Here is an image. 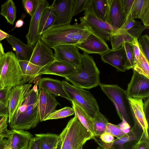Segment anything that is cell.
Listing matches in <instances>:
<instances>
[{
    "label": "cell",
    "instance_id": "1",
    "mask_svg": "<svg viewBox=\"0 0 149 149\" xmlns=\"http://www.w3.org/2000/svg\"><path fill=\"white\" fill-rule=\"evenodd\" d=\"M38 81L33 87L25 92L10 120V127L15 130H28L36 126L40 120L39 107Z\"/></svg>",
    "mask_w": 149,
    "mask_h": 149
},
{
    "label": "cell",
    "instance_id": "2",
    "mask_svg": "<svg viewBox=\"0 0 149 149\" xmlns=\"http://www.w3.org/2000/svg\"><path fill=\"white\" fill-rule=\"evenodd\" d=\"M91 33L86 27L75 23L51 28L44 32L40 39L53 49L61 45L75 46L85 41Z\"/></svg>",
    "mask_w": 149,
    "mask_h": 149
},
{
    "label": "cell",
    "instance_id": "3",
    "mask_svg": "<svg viewBox=\"0 0 149 149\" xmlns=\"http://www.w3.org/2000/svg\"><path fill=\"white\" fill-rule=\"evenodd\" d=\"M99 75V71L93 57L84 52L74 71L64 77L75 86L90 89L100 84Z\"/></svg>",
    "mask_w": 149,
    "mask_h": 149
},
{
    "label": "cell",
    "instance_id": "4",
    "mask_svg": "<svg viewBox=\"0 0 149 149\" xmlns=\"http://www.w3.org/2000/svg\"><path fill=\"white\" fill-rule=\"evenodd\" d=\"M59 136L60 149H82L94 136L76 116L70 120Z\"/></svg>",
    "mask_w": 149,
    "mask_h": 149
},
{
    "label": "cell",
    "instance_id": "5",
    "mask_svg": "<svg viewBox=\"0 0 149 149\" xmlns=\"http://www.w3.org/2000/svg\"><path fill=\"white\" fill-rule=\"evenodd\" d=\"M1 89L13 87L27 83L19 61L12 51L5 53L0 59Z\"/></svg>",
    "mask_w": 149,
    "mask_h": 149
},
{
    "label": "cell",
    "instance_id": "6",
    "mask_svg": "<svg viewBox=\"0 0 149 149\" xmlns=\"http://www.w3.org/2000/svg\"><path fill=\"white\" fill-rule=\"evenodd\" d=\"M103 92L114 105L120 120L123 118L130 125L134 123L128 96L126 91L117 85L100 83ZM131 126V125H130Z\"/></svg>",
    "mask_w": 149,
    "mask_h": 149
},
{
    "label": "cell",
    "instance_id": "7",
    "mask_svg": "<svg viewBox=\"0 0 149 149\" xmlns=\"http://www.w3.org/2000/svg\"><path fill=\"white\" fill-rule=\"evenodd\" d=\"M64 88L73 102L82 108L93 118L96 112L100 110L96 99L89 91L72 85L65 80L62 81Z\"/></svg>",
    "mask_w": 149,
    "mask_h": 149
},
{
    "label": "cell",
    "instance_id": "8",
    "mask_svg": "<svg viewBox=\"0 0 149 149\" xmlns=\"http://www.w3.org/2000/svg\"><path fill=\"white\" fill-rule=\"evenodd\" d=\"M84 16L79 18L80 24L87 28L92 33L109 40L111 36L118 29L98 18L92 13L85 10Z\"/></svg>",
    "mask_w": 149,
    "mask_h": 149
},
{
    "label": "cell",
    "instance_id": "9",
    "mask_svg": "<svg viewBox=\"0 0 149 149\" xmlns=\"http://www.w3.org/2000/svg\"><path fill=\"white\" fill-rule=\"evenodd\" d=\"M143 132L134 121L133 126L129 132L111 143H105L95 136L93 139L103 149H132L133 146L139 140Z\"/></svg>",
    "mask_w": 149,
    "mask_h": 149
},
{
    "label": "cell",
    "instance_id": "10",
    "mask_svg": "<svg viewBox=\"0 0 149 149\" xmlns=\"http://www.w3.org/2000/svg\"><path fill=\"white\" fill-rule=\"evenodd\" d=\"M126 93L132 98L144 99L149 96V78L133 70Z\"/></svg>",
    "mask_w": 149,
    "mask_h": 149
},
{
    "label": "cell",
    "instance_id": "11",
    "mask_svg": "<svg viewBox=\"0 0 149 149\" xmlns=\"http://www.w3.org/2000/svg\"><path fill=\"white\" fill-rule=\"evenodd\" d=\"M74 0H55L52 4L56 16L51 28L70 24L72 19Z\"/></svg>",
    "mask_w": 149,
    "mask_h": 149
},
{
    "label": "cell",
    "instance_id": "12",
    "mask_svg": "<svg viewBox=\"0 0 149 149\" xmlns=\"http://www.w3.org/2000/svg\"><path fill=\"white\" fill-rule=\"evenodd\" d=\"M53 49L54 51L55 60L66 62L76 68L79 65L81 60V54L75 45H59Z\"/></svg>",
    "mask_w": 149,
    "mask_h": 149
},
{
    "label": "cell",
    "instance_id": "13",
    "mask_svg": "<svg viewBox=\"0 0 149 149\" xmlns=\"http://www.w3.org/2000/svg\"><path fill=\"white\" fill-rule=\"evenodd\" d=\"M55 60L52 50L40 39L35 45L29 62L37 65L44 67Z\"/></svg>",
    "mask_w": 149,
    "mask_h": 149
},
{
    "label": "cell",
    "instance_id": "14",
    "mask_svg": "<svg viewBox=\"0 0 149 149\" xmlns=\"http://www.w3.org/2000/svg\"><path fill=\"white\" fill-rule=\"evenodd\" d=\"M75 46L88 54L100 55L110 49L103 38L92 33L85 41Z\"/></svg>",
    "mask_w": 149,
    "mask_h": 149
},
{
    "label": "cell",
    "instance_id": "15",
    "mask_svg": "<svg viewBox=\"0 0 149 149\" xmlns=\"http://www.w3.org/2000/svg\"><path fill=\"white\" fill-rule=\"evenodd\" d=\"M100 56L103 62L111 65L118 71L124 72L126 70L127 57L124 44L117 49H110Z\"/></svg>",
    "mask_w": 149,
    "mask_h": 149
},
{
    "label": "cell",
    "instance_id": "16",
    "mask_svg": "<svg viewBox=\"0 0 149 149\" xmlns=\"http://www.w3.org/2000/svg\"><path fill=\"white\" fill-rule=\"evenodd\" d=\"M49 5L47 0H41L35 12L31 17L28 32L26 36L28 45H35L40 38L38 34L40 19L43 11Z\"/></svg>",
    "mask_w": 149,
    "mask_h": 149
},
{
    "label": "cell",
    "instance_id": "17",
    "mask_svg": "<svg viewBox=\"0 0 149 149\" xmlns=\"http://www.w3.org/2000/svg\"><path fill=\"white\" fill-rule=\"evenodd\" d=\"M38 90L40 118L42 122L60 104L56 100L55 95L44 89Z\"/></svg>",
    "mask_w": 149,
    "mask_h": 149
},
{
    "label": "cell",
    "instance_id": "18",
    "mask_svg": "<svg viewBox=\"0 0 149 149\" xmlns=\"http://www.w3.org/2000/svg\"><path fill=\"white\" fill-rule=\"evenodd\" d=\"M128 100L134 121L142 130L146 138L149 139L148 122L143 110V99L128 97Z\"/></svg>",
    "mask_w": 149,
    "mask_h": 149
},
{
    "label": "cell",
    "instance_id": "19",
    "mask_svg": "<svg viewBox=\"0 0 149 149\" xmlns=\"http://www.w3.org/2000/svg\"><path fill=\"white\" fill-rule=\"evenodd\" d=\"M6 39L8 42L11 45L19 61H29L35 45L25 44L19 38L13 35H10Z\"/></svg>",
    "mask_w": 149,
    "mask_h": 149
},
{
    "label": "cell",
    "instance_id": "20",
    "mask_svg": "<svg viewBox=\"0 0 149 149\" xmlns=\"http://www.w3.org/2000/svg\"><path fill=\"white\" fill-rule=\"evenodd\" d=\"M76 68L66 62L55 60L43 67L37 76L42 74L56 75L63 77L70 74L76 69Z\"/></svg>",
    "mask_w": 149,
    "mask_h": 149
},
{
    "label": "cell",
    "instance_id": "21",
    "mask_svg": "<svg viewBox=\"0 0 149 149\" xmlns=\"http://www.w3.org/2000/svg\"><path fill=\"white\" fill-rule=\"evenodd\" d=\"M126 19L122 10L120 0H110L106 22L119 29L123 25Z\"/></svg>",
    "mask_w": 149,
    "mask_h": 149
},
{
    "label": "cell",
    "instance_id": "22",
    "mask_svg": "<svg viewBox=\"0 0 149 149\" xmlns=\"http://www.w3.org/2000/svg\"><path fill=\"white\" fill-rule=\"evenodd\" d=\"M31 85L29 83L19 85L13 87L10 90L8 95V123L15 113L25 92Z\"/></svg>",
    "mask_w": 149,
    "mask_h": 149
},
{
    "label": "cell",
    "instance_id": "23",
    "mask_svg": "<svg viewBox=\"0 0 149 149\" xmlns=\"http://www.w3.org/2000/svg\"><path fill=\"white\" fill-rule=\"evenodd\" d=\"M38 89H44L55 95L59 96L70 101L66 92L62 81L49 78H40L38 83Z\"/></svg>",
    "mask_w": 149,
    "mask_h": 149
},
{
    "label": "cell",
    "instance_id": "24",
    "mask_svg": "<svg viewBox=\"0 0 149 149\" xmlns=\"http://www.w3.org/2000/svg\"><path fill=\"white\" fill-rule=\"evenodd\" d=\"M11 149H28L33 135L24 130H10Z\"/></svg>",
    "mask_w": 149,
    "mask_h": 149
},
{
    "label": "cell",
    "instance_id": "25",
    "mask_svg": "<svg viewBox=\"0 0 149 149\" xmlns=\"http://www.w3.org/2000/svg\"><path fill=\"white\" fill-rule=\"evenodd\" d=\"M110 2V0H87L85 10L89 11L98 18L106 22Z\"/></svg>",
    "mask_w": 149,
    "mask_h": 149
},
{
    "label": "cell",
    "instance_id": "26",
    "mask_svg": "<svg viewBox=\"0 0 149 149\" xmlns=\"http://www.w3.org/2000/svg\"><path fill=\"white\" fill-rule=\"evenodd\" d=\"M56 19L54 8L52 3L43 11L40 18L38 34L41 37L42 33L50 29Z\"/></svg>",
    "mask_w": 149,
    "mask_h": 149
},
{
    "label": "cell",
    "instance_id": "27",
    "mask_svg": "<svg viewBox=\"0 0 149 149\" xmlns=\"http://www.w3.org/2000/svg\"><path fill=\"white\" fill-rule=\"evenodd\" d=\"M40 149H56L59 143V136L52 133L35 134Z\"/></svg>",
    "mask_w": 149,
    "mask_h": 149
},
{
    "label": "cell",
    "instance_id": "28",
    "mask_svg": "<svg viewBox=\"0 0 149 149\" xmlns=\"http://www.w3.org/2000/svg\"><path fill=\"white\" fill-rule=\"evenodd\" d=\"M19 63L27 82L29 84L33 81L39 72L43 67L35 65L29 61H19Z\"/></svg>",
    "mask_w": 149,
    "mask_h": 149
},
{
    "label": "cell",
    "instance_id": "29",
    "mask_svg": "<svg viewBox=\"0 0 149 149\" xmlns=\"http://www.w3.org/2000/svg\"><path fill=\"white\" fill-rule=\"evenodd\" d=\"M72 107L74 111L75 116L77 117L81 124L94 136L93 119L81 107L72 102Z\"/></svg>",
    "mask_w": 149,
    "mask_h": 149
},
{
    "label": "cell",
    "instance_id": "30",
    "mask_svg": "<svg viewBox=\"0 0 149 149\" xmlns=\"http://www.w3.org/2000/svg\"><path fill=\"white\" fill-rule=\"evenodd\" d=\"M94 136H100L106 131L108 119L100 111H97L93 118Z\"/></svg>",
    "mask_w": 149,
    "mask_h": 149
},
{
    "label": "cell",
    "instance_id": "31",
    "mask_svg": "<svg viewBox=\"0 0 149 149\" xmlns=\"http://www.w3.org/2000/svg\"><path fill=\"white\" fill-rule=\"evenodd\" d=\"M0 14L6 19L7 22L13 25L16 18L17 10L15 3L12 0H8L1 5Z\"/></svg>",
    "mask_w": 149,
    "mask_h": 149
},
{
    "label": "cell",
    "instance_id": "32",
    "mask_svg": "<svg viewBox=\"0 0 149 149\" xmlns=\"http://www.w3.org/2000/svg\"><path fill=\"white\" fill-rule=\"evenodd\" d=\"M134 38L127 32L115 33L110 38L112 49L120 47L124 43L131 42Z\"/></svg>",
    "mask_w": 149,
    "mask_h": 149
},
{
    "label": "cell",
    "instance_id": "33",
    "mask_svg": "<svg viewBox=\"0 0 149 149\" xmlns=\"http://www.w3.org/2000/svg\"><path fill=\"white\" fill-rule=\"evenodd\" d=\"M133 70L149 78V61L140 50L139 58L135 64Z\"/></svg>",
    "mask_w": 149,
    "mask_h": 149
},
{
    "label": "cell",
    "instance_id": "34",
    "mask_svg": "<svg viewBox=\"0 0 149 149\" xmlns=\"http://www.w3.org/2000/svg\"><path fill=\"white\" fill-rule=\"evenodd\" d=\"M149 6V0H134L130 12L134 19H140L146 8Z\"/></svg>",
    "mask_w": 149,
    "mask_h": 149
},
{
    "label": "cell",
    "instance_id": "35",
    "mask_svg": "<svg viewBox=\"0 0 149 149\" xmlns=\"http://www.w3.org/2000/svg\"><path fill=\"white\" fill-rule=\"evenodd\" d=\"M74 114V111L72 107H66L58 110H55L47 116L43 121L64 118Z\"/></svg>",
    "mask_w": 149,
    "mask_h": 149
},
{
    "label": "cell",
    "instance_id": "36",
    "mask_svg": "<svg viewBox=\"0 0 149 149\" xmlns=\"http://www.w3.org/2000/svg\"><path fill=\"white\" fill-rule=\"evenodd\" d=\"M138 42L141 50L149 61V37L145 34L141 35L138 38Z\"/></svg>",
    "mask_w": 149,
    "mask_h": 149
},
{
    "label": "cell",
    "instance_id": "37",
    "mask_svg": "<svg viewBox=\"0 0 149 149\" xmlns=\"http://www.w3.org/2000/svg\"><path fill=\"white\" fill-rule=\"evenodd\" d=\"M41 0H23L22 3L26 12L31 17L35 12Z\"/></svg>",
    "mask_w": 149,
    "mask_h": 149
},
{
    "label": "cell",
    "instance_id": "38",
    "mask_svg": "<svg viewBox=\"0 0 149 149\" xmlns=\"http://www.w3.org/2000/svg\"><path fill=\"white\" fill-rule=\"evenodd\" d=\"M126 53L127 61L125 65L126 70L133 69L134 65V60L132 46L128 42L124 43Z\"/></svg>",
    "mask_w": 149,
    "mask_h": 149
},
{
    "label": "cell",
    "instance_id": "39",
    "mask_svg": "<svg viewBox=\"0 0 149 149\" xmlns=\"http://www.w3.org/2000/svg\"><path fill=\"white\" fill-rule=\"evenodd\" d=\"M148 28L149 27L143 25L140 22L135 21L133 26L128 30L127 32L134 38L138 39L143 32Z\"/></svg>",
    "mask_w": 149,
    "mask_h": 149
},
{
    "label": "cell",
    "instance_id": "40",
    "mask_svg": "<svg viewBox=\"0 0 149 149\" xmlns=\"http://www.w3.org/2000/svg\"><path fill=\"white\" fill-rule=\"evenodd\" d=\"M106 132L111 134L117 138H119L125 134L118 125L109 122L107 124Z\"/></svg>",
    "mask_w": 149,
    "mask_h": 149
},
{
    "label": "cell",
    "instance_id": "41",
    "mask_svg": "<svg viewBox=\"0 0 149 149\" xmlns=\"http://www.w3.org/2000/svg\"><path fill=\"white\" fill-rule=\"evenodd\" d=\"M87 1V0H74L72 9V17L85 10Z\"/></svg>",
    "mask_w": 149,
    "mask_h": 149
},
{
    "label": "cell",
    "instance_id": "42",
    "mask_svg": "<svg viewBox=\"0 0 149 149\" xmlns=\"http://www.w3.org/2000/svg\"><path fill=\"white\" fill-rule=\"evenodd\" d=\"M143 132L141 137L132 147V149H149V142Z\"/></svg>",
    "mask_w": 149,
    "mask_h": 149
},
{
    "label": "cell",
    "instance_id": "43",
    "mask_svg": "<svg viewBox=\"0 0 149 149\" xmlns=\"http://www.w3.org/2000/svg\"><path fill=\"white\" fill-rule=\"evenodd\" d=\"M135 20L131 14L128 16L122 26L115 33H120L127 32L134 25Z\"/></svg>",
    "mask_w": 149,
    "mask_h": 149
},
{
    "label": "cell",
    "instance_id": "44",
    "mask_svg": "<svg viewBox=\"0 0 149 149\" xmlns=\"http://www.w3.org/2000/svg\"><path fill=\"white\" fill-rule=\"evenodd\" d=\"M8 120V117L5 116L0 121V136H3L8 138L10 134V130L7 129Z\"/></svg>",
    "mask_w": 149,
    "mask_h": 149
},
{
    "label": "cell",
    "instance_id": "45",
    "mask_svg": "<svg viewBox=\"0 0 149 149\" xmlns=\"http://www.w3.org/2000/svg\"><path fill=\"white\" fill-rule=\"evenodd\" d=\"M134 1V0H120L122 10L126 18L130 14Z\"/></svg>",
    "mask_w": 149,
    "mask_h": 149
},
{
    "label": "cell",
    "instance_id": "46",
    "mask_svg": "<svg viewBox=\"0 0 149 149\" xmlns=\"http://www.w3.org/2000/svg\"><path fill=\"white\" fill-rule=\"evenodd\" d=\"M138 39L137 38H134L133 40L131 42L129 43L132 46L134 65L138 60L140 52V49Z\"/></svg>",
    "mask_w": 149,
    "mask_h": 149
},
{
    "label": "cell",
    "instance_id": "47",
    "mask_svg": "<svg viewBox=\"0 0 149 149\" xmlns=\"http://www.w3.org/2000/svg\"><path fill=\"white\" fill-rule=\"evenodd\" d=\"M10 90L7 89H0V103L8 107V95Z\"/></svg>",
    "mask_w": 149,
    "mask_h": 149
},
{
    "label": "cell",
    "instance_id": "48",
    "mask_svg": "<svg viewBox=\"0 0 149 149\" xmlns=\"http://www.w3.org/2000/svg\"><path fill=\"white\" fill-rule=\"evenodd\" d=\"M101 140L103 143H109L114 140V137L111 134L107 132L103 133L100 136Z\"/></svg>",
    "mask_w": 149,
    "mask_h": 149
},
{
    "label": "cell",
    "instance_id": "49",
    "mask_svg": "<svg viewBox=\"0 0 149 149\" xmlns=\"http://www.w3.org/2000/svg\"><path fill=\"white\" fill-rule=\"evenodd\" d=\"M143 25L149 27V6L148 7L140 18Z\"/></svg>",
    "mask_w": 149,
    "mask_h": 149
},
{
    "label": "cell",
    "instance_id": "50",
    "mask_svg": "<svg viewBox=\"0 0 149 149\" xmlns=\"http://www.w3.org/2000/svg\"><path fill=\"white\" fill-rule=\"evenodd\" d=\"M122 122L118 125L125 134L129 132L131 126L123 118Z\"/></svg>",
    "mask_w": 149,
    "mask_h": 149
},
{
    "label": "cell",
    "instance_id": "51",
    "mask_svg": "<svg viewBox=\"0 0 149 149\" xmlns=\"http://www.w3.org/2000/svg\"><path fill=\"white\" fill-rule=\"evenodd\" d=\"M28 149H40V146L35 137H33L30 140Z\"/></svg>",
    "mask_w": 149,
    "mask_h": 149
},
{
    "label": "cell",
    "instance_id": "52",
    "mask_svg": "<svg viewBox=\"0 0 149 149\" xmlns=\"http://www.w3.org/2000/svg\"><path fill=\"white\" fill-rule=\"evenodd\" d=\"M0 116H8V107L1 103H0Z\"/></svg>",
    "mask_w": 149,
    "mask_h": 149
},
{
    "label": "cell",
    "instance_id": "53",
    "mask_svg": "<svg viewBox=\"0 0 149 149\" xmlns=\"http://www.w3.org/2000/svg\"><path fill=\"white\" fill-rule=\"evenodd\" d=\"M149 97H147L144 103L143 109L144 111L147 120L148 121L149 115Z\"/></svg>",
    "mask_w": 149,
    "mask_h": 149
},
{
    "label": "cell",
    "instance_id": "54",
    "mask_svg": "<svg viewBox=\"0 0 149 149\" xmlns=\"http://www.w3.org/2000/svg\"><path fill=\"white\" fill-rule=\"evenodd\" d=\"M9 35L0 29V41L8 37Z\"/></svg>",
    "mask_w": 149,
    "mask_h": 149
},
{
    "label": "cell",
    "instance_id": "55",
    "mask_svg": "<svg viewBox=\"0 0 149 149\" xmlns=\"http://www.w3.org/2000/svg\"><path fill=\"white\" fill-rule=\"evenodd\" d=\"M24 24V21L21 19H19L16 22L15 27L14 29L16 28H20L22 27Z\"/></svg>",
    "mask_w": 149,
    "mask_h": 149
},
{
    "label": "cell",
    "instance_id": "56",
    "mask_svg": "<svg viewBox=\"0 0 149 149\" xmlns=\"http://www.w3.org/2000/svg\"><path fill=\"white\" fill-rule=\"evenodd\" d=\"M11 136L10 135L9 137L8 138L7 143L3 149H11L10 146Z\"/></svg>",
    "mask_w": 149,
    "mask_h": 149
},
{
    "label": "cell",
    "instance_id": "57",
    "mask_svg": "<svg viewBox=\"0 0 149 149\" xmlns=\"http://www.w3.org/2000/svg\"><path fill=\"white\" fill-rule=\"evenodd\" d=\"M4 49L2 44L0 42V59L1 57L5 54Z\"/></svg>",
    "mask_w": 149,
    "mask_h": 149
},
{
    "label": "cell",
    "instance_id": "58",
    "mask_svg": "<svg viewBox=\"0 0 149 149\" xmlns=\"http://www.w3.org/2000/svg\"><path fill=\"white\" fill-rule=\"evenodd\" d=\"M7 141V139H3L0 143V149H3Z\"/></svg>",
    "mask_w": 149,
    "mask_h": 149
},
{
    "label": "cell",
    "instance_id": "59",
    "mask_svg": "<svg viewBox=\"0 0 149 149\" xmlns=\"http://www.w3.org/2000/svg\"><path fill=\"white\" fill-rule=\"evenodd\" d=\"M4 137L3 136H0V143L2 141Z\"/></svg>",
    "mask_w": 149,
    "mask_h": 149
},
{
    "label": "cell",
    "instance_id": "60",
    "mask_svg": "<svg viewBox=\"0 0 149 149\" xmlns=\"http://www.w3.org/2000/svg\"><path fill=\"white\" fill-rule=\"evenodd\" d=\"M0 89H1V71L0 70Z\"/></svg>",
    "mask_w": 149,
    "mask_h": 149
},
{
    "label": "cell",
    "instance_id": "61",
    "mask_svg": "<svg viewBox=\"0 0 149 149\" xmlns=\"http://www.w3.org/2000/svg\"><path fill=\"white\" fill-rule=\"evenodd\" d=\"M3 116H0V121L2 119V118L3 117Z\"/></svg>",
    "mask_w": 149,
    "mask_h": 149
},
{
    "label": "cell",
    "instance_id": "62",
    "mask_svg": "<svg viewBox=\"0 0 149 149\" xmlns=\"http://www.w3.org/2000/svg\"><path fill=\"white\" fill-rule=\"evenodd\" d=\"M96 149H103L100 146H98L97 147V148H96Z\"/></svg>",
    "mask_w": 149,
    "mask_h": 149
}]
</instances>
